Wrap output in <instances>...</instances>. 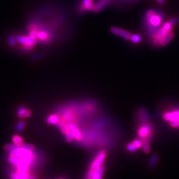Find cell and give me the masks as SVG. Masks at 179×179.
Instances as JSON below:
<instances>
[{"instance_id":"obj_1","label":"cell","mask_w":179,"mask_h":179,"mask_svg":"<svg viewBox=\"0 0 179 179\" xmlns=\"http://www.w3.org/2000/svg\"><path fill=\"white\" fill-rule=\"evenodd\" d=\"M15 39L16 41L18 42L19 44L23 46L25 51H30V50L33 49V46L37 42V40L36 39L30 36L29 35L28 36L18 35V36L16 37Z\"/></svg>"},{"instance_id":"obj_2","label":"cell","mask_w":179,"mask_h":179,"mask_svg":"<svg viewBox=\"0 0 179 179\" xmlns=\"http://www.w3.org/2000/svg\"><path fill=\"white\" fill-rule=\"evenodd\" d=\"M105 157H106V152L105 151H99L96 158L94 159L92 164H91L90 169L93 170V171H96L99 167L102 166V164H103Z\"/></svg>"},{"instance_id":"obj_3","label":"cell","mask_w":179,"mask_h":179,"mask_svg":"<svg viewBox=\"0 0 179 179\" xmlns=\"http://www.w3.org/2000/svg\"><path fill=\"white\" fill-rule=\"evenodd\" d=\"M111 32L113 34L117 35V36L122 37L125 40H130L131 39V34L130 33V32L124 30V29H122L114 27L111 28Z\"/></svg>"},{"instance_id":"obj_4","label":"cell","mask_w":179,"mask_h":179,"mask_svg":"<svg viewBox=\"0 0 179 179\" xmlns=\"http://www.w3.org/2000/svg\"><path fill=\"white\" fill-rule=\"evenodd\" d=\"M163 118L166 121H169L170 122L179 120V110L171 111V112L165 113L163 115Z\"/></svg>"},{"instance_id":"obj_5","label":"cell","mask_w":179,"mask_h":179,"mask_svg":"<svg viewBox=\"0 0 179 179\" xmlns=\"http://www.w3.org/2000/svg\"><path fill=\"white\" fill-rule=\"evenodd\" d=\"M79 8L83 12L86 11H94V5L92 0H83V4H80Z\"/></svg>"},{"instance_id":"obj_6","label":"cell","mask_w":179,"mask_h":179,"mask_svg":"<svg viewBox=\"0 0 179 179\" xmlns=\"http://www.w3.org/2000/svg\"><path fill=\"white\" fill-rule=\"evenodd\" d=\"M70 126H71V130L74 139L76 141H80L83 139V135H82L80 130H79L77 125H75L74 124H70Z\"/></svg>"},{"instance_id":"obj_7","label":"cell","mask_w":179,"mask_h":179,"mask_svg":"<svg viewBox=\"0 0 179 179\" xmlns=\"http://www.w3.org/2000/svg\"><path fill=\"white\" fill-rule=\"evenodd\" d=\"M111 2V0H98V1L94 5V11L95 12H99L102 11L104 8H105L107 5H109Z\"/></svg>"},{"instance_id":"obj_8","label":"cell","mask_w":179,"mask_h":179,"mask_svg":"<svg viewBox=\"0 0 179 179\" xmlns=\"http://www.w3.org/2000/svg\"><path fill=\"white\" fill-rule=\"evenodd\" d=\"M163 21V20L158 15L155 14L151 17L148 22H145V23H149V24L154 26V27H161Z\"/></svg>"},{"instance_id":"obj_9","label":"cell","mask_w":179,"mask_h":179,"mask_svg":"<svg viewBox=\"0 0 179 179\" xmlns=\"http://www.w3.org/2000/svg\"><path fill=\"white\" fill-rule=\"evenodd\" d=\"M173 37H174V33H173L172 32H170V33L167 34L166 36L161 40L159 45L162 46H166L167 44H168L173 39Z\"/></svg>"},{"instance_id":"obj_10","label":"cell","mask_w":179,"mask_h":179,"mask_svg":"<svg viewBox=\"0 0 179 179\" xmlns=\"http://www.w3.org/2000/svg\"><path fill=\"white\" fill-rule=\"evenodd\" d=\"M104 166H101L100 167L96 170V171L94 173L92 176V179H102V176H103L104 172Z\"/></svg>"},{"instance_id":"obj_11","label":"cell","mask_w":179,"mask_h":179,"mask_svg":"<svg viewBox=\"0 0 179 179\" xmlns=\"http://www.w3.org/2000/svg\"><path fill=\"white\" fill-rule=\"evenodd\" d=\"M59 118H58V117L55 115V114H52V115L50 116L47 119H46V122H47V124H57L58 122H59Z\"/></svg>"},{"instance_id":"obj_12","label":"cell","mask_w":179,"mask_h":179,"mask_svg":"<svg viewBox=\"0 0 179 179\" xmlns=\"http://www.w3.org/2000/svg\"><path fill=\"white\" fill-rule=\"evenodd\" d=\"M8 161L9 162H10L11 165H13L14 166H19V163H20V161L17 157L13 156V155H10V157H8Z\"/></svg>"},{"instance_id":"obj_13","label":"cell","mask_w":179,"mask_h":179,"mask_svg":"<svg viewBox=\"0 0 179 179\" xmlns=\"http://www.w3.org/2000/svg\"><path fill=\"white\" fill-rule=\"evenodd\" d=\"M27 108H26L24 106H20L18 110H17V117H19V118H24V115L26 110H27Z\"/></svg>"},{"instance_id":"obj_14","label":"cell","mask_w":179,"mask_h":179,"mask_svg":"<svg viewBox=\"0 0 179 179\" xmlns=\"http://www.w3.org/2000/svg\"><path fill=\"white\" fill-rule=\"evenodd\" d=\"M156 14V11L155 10H149L147 11L146 15H145V22H148L151 17L154 15Z\"/></svg>"},{"instance_id":"obj_15","label":"cell","mask_w":179,"mask_h":179,"mask_svg":"<svg viewBox=\"0 0 179 179\" xmlns=\"http://www.w3.org/2000/svg\"><path fill=\"white\" fill-rule=\"evenodd\" d=\"M19 145H17V144H15V143H11V144L10 143V144L5 145V147H4V148L7 151L11 152V151L15 150V149L18 148Z\"/></svg>"},{"instance_id":"obj_16","label":"cell","mask_w":179,"mask_h":179,"mask_svg":"<svg viewBox=\"0 0 179 179\" xmlns=\"http://www.w3.org/2000/svg\"><path fill=\"white\" fill-rule=\"evenodd\" d=\"M158 159V155H157V154L152 155V156L151 157V159H150V161H149V166H150L151 167L155 166V165H156Z\"/></svg>"},{"instance_id":"obj_17","label":"cell","mask_w":179,"mask_h":179,"mask_svg":"<svg viewBox=\"0 0 179 179\" xmlns=\"http://www.w3.org/2000/svg\"><path fill=\"white\" fill-rule=\"evenodd\" d=\"M131 41L133 42L135 44H137L141 42V37L138 34H134L133 35H131Z\"/></svg>"},{"instance_id":"obj_18","label":"cell","mask_w":179,"mask_h":179,"mask_svg":"<svg viewBox=\"0 0 179 179\" xmlns=\"http://www.w3.org/2000/svg\"><path fill=\"white\" fill-rule=\"evenodd\" d=\"M25 127V122L24 121H20L18 124H17L15 130L17 132H21L24 130Z\"/></svg>"},{"instance_id":"obj_19","label":"cell","mask_w":179,"mask_h":179,"mask_svg":"<svg viewBox=\"0 0 179 179\" xmlns=\"http://www.w3.org/2000/svg\"><path fill=\"white\" fill-rule=\"evenodd\" d=\"M13 143L17 145H21L23 144V139L21 137H20L19 136H15L12 138Z\"/></svg>"},{"instance_id":"obj_20","label":"cell","mask_w":179,"mask_h":179,"mask_svg":"<svg viewBox=\"0 0 179 179\" xmlns=\"http://www.w3.org/2000/svg\"><path fill=\"white\" fill-rule=\"evenodd\" d=\"M143 151L146 153H148V152H150L151 151V145H150V142L149 141H147L144 143L143 144Z\"/></svg>"},{"instance_id":"obj_21","label":"cell","mask_w":179,"mask_h":179,"mask_svg":"<svg viewBox=\"0 0 179 179\" xmlns=\"http://www.w3.org/2000/svg\"><path fill=\"white\" fill-rule=\"evenodd\" d=\"M163 27L165 29V30L168 32V33H170V32H171L172 29V25L168 21V22H166L165 24L163 25Z\"/></svg>"},{"instance_id":"obj_22","label":"cell","mask_w":179,"mask_h":179,"mask_svg":"<svg viewBox=\"0 0 179 179\" xmlns=\"http://www.w3.org/2000/svg\"><path fill=\"white\" fill-rule=\"evenodd\" d=\"M127 149L129 151H131V152H136L138 150V149L136 147H135V145L132 143L127 144Z\"/></svg>"},{"instance_id":"obj_23","label":"cell","mask_w":179,"mask_h":179,"mask_svg":"<svg viewBox=\"0 0 179 179\" xmlns=\"http://www.w3.org/2000/svg\"><path fill=\"white\" fill-rule=\"evenodd\" d=\"M169 22L171 23L172 25H177V24H178V23H179V17H172V18L170 19L169 20Z\"/></svg>"},{"instance_id":"obj_24","label":"cell","mask_w":179,"mask_h":179,"mask_svg":"<svg viewBox=\"0 0 179 179\" xmlns=\"http://www.w3.org/2000/svg\"><path fill=\"white\" fill-rule=\"evenodd\" d=\"M132 143H133V144L135 145V147H136L137 149H140L143 146V143L139 140H134V141H133Z\"/></svg>"},{"instance_id":"obj_25","label":"cell","mask_w":179,"mask_h":179,"mask_svg":"<svg viewBox=\"0 0 179 179\" xmlns=\"http://www.w3.org/2000/svg\"><path fill=\"white\" fill-rule=\"evenodd\" d=\"M11 177L12 179H25L24 178L21 177L17 172H12L11 174Z\"/></svg>"},{"instance_id":"obj_26","label":"cell","mask_w":179,"mask_h":179,"mask_svg":"<svg viewBox=\"0 0 179 179\" xmlns=\"http://www.w3.org/2000/svg\"><path fill=\"white\" fill-rule=\"evenodd\" d=\"M170 125L172 127H176V128H179V120L177 121H174V122H170Z\"/></svg>"},{"instance_id":"obj_27","label":"cell","mask_w":179,"mask_h":179,"mask_svg":"<svg viewBox=\"0 0 179 179\" xmlns=\"http://www.w3.org/2000/svg\"><path fill=\"white\" fill-rule=\"evenodd\" d=\"M156 14L158 15V16H159L161 19L163 20L165 19V15L163 13V11L162 10H158L156 11Z\"/></svg>"},{"instance_id":"obj_28","label":"cell","mask_w":179,"mask_h":179,"mask_svg":"<svg viewBox=\"0 0 179 179\" xmlns=\"http://www.w3.org/2000/svg\"><path fill=\"white\" fill-rule=\"evenodd\" d=\"M15 41H16V39H15L13 37H10L9 38V43H10V45H14L15 43Z\"/></svg>"},{"instance_id":"obj_29","label":"cell","mask_w":179,"mask_h":179,"mask_svg":"<svg viewBox=\"0 0 179 179\" xmlns=\"http://www.w3.org/2000/svg\"><path fill=\"white\" fill-rule=\"evenodd\" d=\"M157 1L158 3V4H161V5L164 4H165V0H157Z\"/></svg>"},{"instance_id":"obj_30","label":"cell","mask_w":179,"mask_h":179,"mask_svg":"<svg viewBox=\"0 0 179 179\" xmlns=\"http://www.w3.org/2000/svg\"><path fill=\"white\" fill-rule=\"evenodd\" d=\"M86 179H92V177H88L86 178Z\"/></svg>"},{"instance_id":"obj_31","label":"cell","mask_w":179,"mask_h":179,"mask_svg":"<svg viewBox=\"0 0 179 179\" xmlns=\"http://www.w3.org/2000/svg\"><path fill=\"white\" fill-rule=\"evenodd\" d=\"M59 179H65L64 178H59Z\"/></svg>"}]
</instances>
